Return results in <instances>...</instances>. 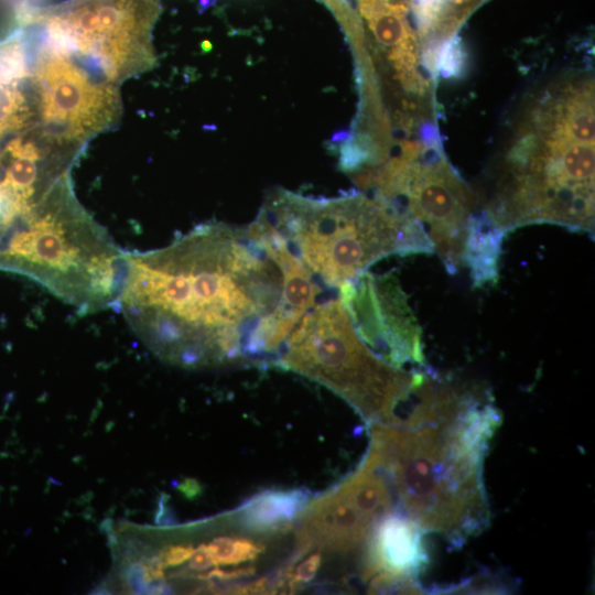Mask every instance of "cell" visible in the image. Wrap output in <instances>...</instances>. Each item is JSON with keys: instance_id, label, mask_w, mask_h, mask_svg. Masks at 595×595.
<instances>
[{"instance_id": "obj_15", "label": "cell", "mask_w": 595, "mask_h": 595, "mask_svg": "<svg viewBox=\"0 0 595 595\" xmlns=\"http://www.w3.org/2000/svg\"><path fill=\"white\" fill-rule=\"evenodd\" d=\"M263 551V545L248 539H235L231 565L255 560Z\"/></svg>"}, {"instance_id": "obj_2", "label": "cell", "mask_w": 595, "mask_h": 595, "mask_svg": "<svg viewBox=\"0 0 595 595\" xmlns=\"http://www.w3.org/2000/svg\"><path fill=\"white\" fill-rule=\"evenodd\" d=\"M411 394L403 420L372 429L366 458L388 474L403 513L459 545L489 522L483 465L500 414L485 388L443 380L431 369Z\"/></svg>"}, {"instance_id": "obj_18", "label": "cell", "mask_w": 595, "mask_h": 595, "mask_svg": "<svg viewBox=\"0 0 595 595\" xmlns=\"http://www.w3.org/2000/svg\"><path fill=\"white\" fill-rule=\"evenodd\" d=\"M269 581L266 577L256 580L255 582L248 583L246 585L235 587V593L240 594H252V593H262L268 588Z\"/></svg>"}, {"instance_id": "obj_11", "label": "cell", "mask_w": 595, "mask_h": 595, "mask_svg": "<svg viewBox=\"0 0 595 595\" xmlns=\"http://www.w3.org/2000/svg\"><path fill=\"white\" fill-rule=\"evenodd\" d=\"M306 500L303 489L262 491L244 504L241 520L255 530L278 528L293 519Z\"/></svg>"}, {"instance_id": "obj_6", "label": "cell", "mask_w": 595, "mask_h": 595, "mask_svg": "<svg viewBox=\"0 0 595 595\" xmlns=\"http://www.w3.org/2000/svg\"><path fill=\"white\" fill-rule=\"evenodd\" d=\"M366 190L419 221L451 274L463 267L475 196L439 147L404 142L398 155L369 172Z\"/></svg>"}, {"instance_id": "obj_12", "label": "cell", "mask_w": 595, "mask_h": 595, "mask_svg": "<svg viewBox=\"0 0 595 595\" xmlns=\"http://www.w3.org/2000/svg\"><path fill=\"white\" fill-rule=\"evenodd\" d=\"M465 65V52L461 41L453 36L439 48L434 61V75L457 76Z\"/></svg>"}, {"instance_id": "obj_14", "label": "cell", "mask_w": 595, "mask_h": 595, "mask_svg": "<svg viewBox=\"0 0 595 595\" xmlns=\"http://www.w3.org/2000/svg\"><path fill=\"white\" fill-rule=\"evenodd\" d=\"M322 558L320 553H313L307 559L302 561L295 571L290 576V583L300 584L307 583L313 580L321 566Z\"/></svg>"}, {"instance_id": "obj_4", "label": "cell", "mask_w": 595, "mask_h": 595, "mask_svg": "<svg viewBox=\"0 0 595 595\" xmlns=\"http://www.w3.org/2000/svg\"><path fill=\"white\" fill-rule=\"evenodd\" d=\"M257 219L321 289L339 290L390 255L434 253L419 221L360 192L313 198L277 190Z\"/></svg>"}, {"instance_id": "obj_10", "label": "cell", "mask_w": 595, "mask_h": 595, "mask_svg": "<svg viewBox=\"0 0 595 595\" xmlns=\"http://www.w3.org/2000/svg\"><path fill=\"white\" fill-rule=\"evenodd\" d=\"M506 232L484 209L469 216L463 249V266H467L475 288L494 284L499 278V260Z\"/></svg>"}, {"instance_id": "obj_7", "label": "cell", "mask_w": 595, "mask_h": 595, "mask_svg": "<svg viewBox=\"0 0 595 595\" xmlns=\"http://www.w3.org/2000/svg\"><path fill=\"white\" fill-rule=\"evenodd\" d=\"M338 291L356 333L378 357L401 369L426 366L422 328L393 272L366 271Z\"/></svg>"}, {"instance_id": "obj_1", "label": "cell", "mask_w": 595, "mask_h": 595, "mask_svg": "<svg viewBox=\"0 0 595 595\" xmlns=\"http://www.w3.org/2000/svg\"><path fill=\"white\" fill-rule=\"evenodd\" d=\"M126 258L117 306L149 348L184 366L279 357L320 293L253 223H204Z\"/></svg>"}, {"instance_id": "obj_17", "label": "cell", "mask_w": 595, "mask_h": 595, "mask_svg": "<svg viewBox=\"0 0 595 595\" xmlns=\"http://www.w3.org/2000/svg\"><path fill=\"white\" fill-rule=\"evenodd\" d=\"M212 565H214V562L208 545L205 543L199 544L188 559V567L194 571H203Z\"/></svg>"}, {"instance_id": "obj_13", "label": "cell", "mask_w": 595, "mask_h": 595, "mask_svg": "<svg viewBox=\"0 0 595 595\" xmlns=\"http://www.w3.org/2000/svg\"><path fill=\"white\" fill-rule=\"evenodd\" d=\"M194 551L192 544L177 543L165 547L158 555L164 567L177 566L190 559Z\"/></svg>"}, {"instance_id": "obj_3", "label": "cell", "mask_w": 595, "mask_h": 595, "mask_svg": "<svg viewBox=\"0 0 595 595\" xmlns=\"http://www.w3.org/2000/svg\"><path fill=\"white\" fill-rule=\"evenodd\" d=\"M594 80L567 77L529 107L485 209L507 234L531 224L594 232Z\"/></svg>"}, {"instance_id": "obj_5", "label": "cell", "mask_w": 595, "mask_h": 595, "mask_svg": "<svg viewBox=\"0 0 595 595\" xmlns=\"http://www.w3.org/2000/svg\"><path fill=\"white\" fill-rule=\"evenodd\" d=\"M277 360L331 388L371 421L394 415L415 375L386 363L361 340L339 296L303 315Z\"/></svg>"}, {"instance_id": "obj_8", "label": "cell", "mask_w": 595, "mask_h": 595, "mask_svg": "<svg viewBox=\"0 0 595 595\" xmlns=\"http://www.w3.org/2000/svg\"><path fill=\"white\" fill-rule=\"evenodd\" d=\"M423 529L402 511H389L372 528L364 576L371 587L420 589L416 575L429 563Z\"/></svg>"}, {"instance_id": "obj_16", "label": "cell", "mask_w": 595, "mask_h": 595, "mask_svg": "<svg viewBox=\"0 0 595 595\" xmlns=\"http://www.w3.org/2000/svg\"><path fill=\"white\" fill-rule=\"evenodd\" d=\"M255 572L256 570L253 566L236 567L230 570L214 569L205 574H199L197 577L202 580L215 577L220 581H230L252 575Z\"/></svg>"}, {"instance_id": "obj_9", "label": "cell", "mask_w": 595, "mask_h": 595, "mask_svg": "<svg viewBox=\"0 0 595 595\" xmlns=\"http://www.w3.org/2000/svg\"><path fill=\"white\" fill-rule=\"evenodd\" d=\"M303 520V547L315 540L336 551L358 547L378 522L363 513L339 487L311 505Z\"/></svg>"}]
</instances>
